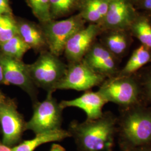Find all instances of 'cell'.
Wrapping results in <instances>:
<instances>
[{
    "label": "cell",
    "mask_w": 151,
    "mask_h": 151,
    "mask_svg": "<svg viewBox=\"0 0 151 151\" xmlns=\"http://www.w3.org/2000/svg\"><path fill=\"white\" fill-rule=\"evenodd\" d=\"M4 82V73H3V70L2 65L0 63V84L3 83Z\"/></svg>",
    "instance_id": "cell-30"
},
{
    "label": "cell",
    "mask_w": 151,
    "mask_h": 151,
    "mask_svg": "<svg viewBox=\"0 0 151 151\" xmlns=\"http://www.w3.org/2000/svg\"><path fill=\"white\" fill-rule=\"evenodd\" d=\"M111 0H83L80 15L85 21L92 24L102 22Z\"/></svg>",
    "instance_id": "cell-16"
},
{
    "label": "cell",
    "mask_w": 151,
    "mask_h": 151,
    "mask_svg": "<svg viewBox=\"0 0 151 151\" xmlns=\"http://www.w3.org/2000/svg\"><path fill=\"white\" fill-rule=\"evenodd\" d=\"M108 102L98 91H86L80 96L70 100H63L60 103L63 109L75 107L82 110L87 120L96 119L103 115L104 106Z\"/></svg>",
    "instance_id": "cell-13"
},
{
    "label": "cell",
    "mask_w": 151,
    "mask_h": 151,
    "mask_svg": "<svg viewBox=\"0 0 151 151\" xmlns=\"http://www.w3.org/2000/svg\"><path fill=\"white\" fill-rule=\"evenodd\" d=\"M71 137L70 132L62 128L36 134L31 139L24 140L11 147L12 151H34L38 147L49 142H60Z\"/></svg>",
    "instance_id": "cell-14"
},
{
    "label": "cell",
    "mask_w": 151,
    "mask_h": 151,
    "mask_svg": "<svg viewBox=\"0 0 151 151\" xmlns=\"http://www.w3.org/2000/svg\"><path fill=\"white\" fill-rule=\"evenodd\" d=\"M17 25L19 35L31 49L42 51L47 46L43 31L36 25L29 22H21Z\"/></svg>",
    "instance_id": "cell-15"
},
{
    "label": "cell",
    "mask_w": 151,
    "mask_h": 151,
    "mask_svg": "<svg viewBox=\"0 0 151 151\" xmlns=\"http://www.w3.org/2000/svg\"><path fill=\"white\" fill-rule=\"evenodd\" d=\"M130 27L142 45L151 50V25L145 18L135 19Z\"/></svg>",
    "instance_id": "cell-20"
},
{
    "label": "cell",
    "mask_w": 151,
    "mask_h": 151,
    "mask_svg": "<svg viewBox=\"0 0 151 151\" xmlns=\"http://www.w3.org/2000/svg\"><path fill=\"white\" fill-rule=\"evenodd\" d=\"M0 124L3 144L13 147L20 143L26 122L17 111L15 104L0 99Z\"/></svg>",
    "instance_id": "cell-8"
},
{
    "label": "cell",
    "mask_w": 151,
    "mask_h": 151,
    "mask_svg": "<svg viewBox=\"0 0 151 151\" xmlns=\"http://www.w3.org/2000/svg\"><path fill=\"white\" fill-rule=\"evenodd\" d=\"M99 28L96 24H91L76 32L68 40L64 53L70 63L83 60L99 33Z\"/></svg>",
    "instance_id": "cell-11"
},
{
    "label": "cell",
    "mask_w": 151,
    "mask_h": 151,
    "mask_svg": "<svg viewBox=\"0 0 151 151\" xmlns=\"http://www.w3.org/2000/svg\"><path fill=\"white\" fill-rule=\"evenodd\" d=\"M0 63L4 73L5 85H13L25 92L32 101L37 102L38 92L30 77L27 65L22 60H17L5 55H0Z\"/></svg>",
    "instance_id": "cell-9"
},
{
    "label": "cell",
    "mask_w": 151,
    "mask_h": 151,
    "mask_svg": "<svg viewBox=\"0 0 151 151\" xmlns=\"http://www.w3.org/2000/svg\"><path fill=\"white\" fill-rule=\"evenodd\" d=\"M1 15H2V13H1V11H0V16H1Z\"/></svg>",
    "instance_id": "cell-31"
},
{
    "label": "cell",
    "mask_w": 151,
    "mask_h": 151,
    "mask_svg": "<svg viewBox=\"0 0 151 151\" xmlns=\"http://www.w3.org/2000/svg\"><path fill=\"white\" fill-rule=\"evenodd\" d=\"M118 118L111 112L82 123L73 121L68 131L79 151H113Z\"/></svg>",
    "instance_id": "cell-1"
},
{
    "label": "cell",
    "mask_w": 151,
    "mask_h": 151,
    "mask_svg": "<svg viewBox=\"0 0 151 151\" xmlns=\"http://www.w3.org/2000/svg\"><path fill=\"white\" fill-rule=\"evenodd\" d=\"M102 44L116 58L126 53L129 47V40L123 32H113L105 38Z\"/></svg>",
    "instance_id": "cell-18"
},
{
    "label": "cell",
    "mask_w": 151,
    "mask_h": 151,
    "mask_svg": "<svg viewBox=\"0 0 151 151\" xmlns=\"http://www.w3.org/2000/svg\"><path fill=\"white\" fill-rule=\"evenodd\" d=\"M0 11L2 15H10L11 9L9 0H0Z\"/></svg>",
    "instance_id": "cell-25"
},
{
    "label": "cell",
    "mask_w": 151,
    "mask_h": 151,
    "mask_svg": "<svg viewBox=\"0 0 151 151\" xmlns=\"http://www.w3.org/2000/svg\"><path fill=\"white\" fill-rule=\"evenodd\" d=\"M81 0H50V13L51 18L65 16L68 14Z\"/></svg>",
    "instance_id": "cell-22"
},
{
    "label": "cell",
    "mask_w": 151,
    "mask_h": 151,
    "mask_svg": "<svg viewBox=\"0 0 151 151\" xmlns=\"http://www.w3.org/2000/svg\"><path fill=\"white\" fill-rule=\"evenodd\" d=\"M32 82L37 87L53 92L65 75L67 66L49 51H43L37 60L27 65Z\"/></svg>",
    "instance_id": "cell-4"
},
{
    "label": "cell",
    "mask_w": 151,
    "mask_h": 151,
    "mask_svg": "<svg viewBox=\"0 0 151 151\" xmlns=\"http://www.w3.org/2000/svg\"><path fill=\"white\" fill-rule=\"evenodd\" d=\"M3 55L22 60V57L31 48L17 34L5 43L0 45Z\"/></svg>",
    "instance_id": "cell-19"
},
{
    "label": "cell",
    "mask_w": 151,
    "mask_h": 151,
    "mask_svg": "<svg viewBox=\"0 0 151 151\" xmlns=\"http://www.w3.org/2000/svg\"><path fill=\"white\" fill-rule=\"evenodd\" d=\"M1 97H2V96H1V95H0V99H1Z\"/></svg>",
    "instance_id": "cell-32"
},
{
    "label": "cell",
    "mask_w": 151,
    "mask_h": 151,
    "mask_svg": "<svg viewBox=\"0 0 151 151\" xmlns=\"http://www.w3.org/2000/svg\"><path fill=\"white\" fill-rule=\"evenodd\" d=\"M84 22L79 14L65 20L45 23L43 31L49 51L57 57L62 54L70 38L84 27Z\"/></svg>",
    "instance_id": "cell-6"
},
{
    "label": "cell",
    "mask_w": 151,
    "mask_h": 151,
    "mask_svg": "<svg viewBox=\"0 0 151 151\" xmlns=\"http://www.w3.org/2000/svg\"><path fill=\"white\" fill-rule=\"evenodd\" d=\"M132 151H151V145L136 148Z\"/></svg>",
    "instance_id": "cell-28"
},
{
    "label": "cell",
    "mask_w": 151,
    "mask_h": 151,
    "mask_svg": "<svg viewBox=\"0 0 151 151\" xmlns=\"http://www.w3.org/2000/svg\"><path fill=\"white\" fill-rule=\"evenodd\" d=\"M151 62V50L141 45L135 49L122 70L117 76L134 75L137 71Z\"/></svg>",
    "instance_id": "cell-17"
},
{
    "label": "cell",
    "mask_w": 151,
    "mask_h": 151,
    "mask_svg": "<svg viewBox=\"0 0 151 151\" xmlns=\"http://www.w3.org/2000/svg\"><path fill=\"white\" fill-rule=\"evenodd\" d=\"M106 78L95 72L82 60L70 63L65 75L55 88L57 90H73L86 91L100 86Z\"/></svg>",
    "instance_id": "cell-7"
},
{
    "label": "cell",
    "mask_w": 151,
    "mask_h": 151,
    "mask_svg": "<svg viewBox=\"0 0 151 151\" xmlns=\"http://www.w3.org/2000/svg\"><path fill=\"white\" fill-rule=\"evenodd\" d=\"M49 151H65V148L60 145L53 144Z\"/></svg>",
    "instance_id": "cell-26"
},
{
    "label": "cell",
    "mask_w": 151,
    "mask_h": 151,
    "mask_svg": "<svg viewBox=\"0 0 151 151\" xmlns=\"http://www.w3.org/2000/svg\"><path fill=\"white\" fill-rule=\"evenodd\" d=\"M50 0H27V4L40 22L47 23L52 20L50 13Z\"/></svg>",
    "instance_id": "cell-23"
},
{
    "label": "cell",
    "mask_w": 151,
    "mask_h": 151,
    "mask_svg": "<svg viewBox=\"0 0 151 151\" xmlns=\"http://www.w3.org/2000/svg\"><path fill=\"white\" fill-rule=\"evenodd\" d=\"M82 60L92 70L106 78L115 77L119 73L116 57L102 44L93 43Z\"/></svg>",
    "instance_id": "cell-10"
},
{
    "label": "cell",
    "mask_w": 151,
    "mask_h": 151,
    "mask_svg": "<svg viewBox=\"0 0 151 151\" xmlns=\"http://www.w3.org/2000/svg\"><path fill=\"white\" fill-rule=\"evenodd\" d=\"M142 97L147 101L151 103V70L146 74L143 78L139 80Z\"/></svg>",
    "instance_id": "cell-24"
},
{
    "label": "cell",
    "mask_w": 151,
    "mask_h": 151,
    "mask_svg": "<svg viewBox=\"0 0 151 151\" xmlns=\"http://www.w3.org/2000/svg\"><path fill=\"white\" fill-rule=\"evenodd\" d=\"M52 94L49 92L44 101L34 103L32 116L26 122L25 130H32L36 134L62 128L63 109Z\"/></svg>",
    "instance_id": "cell-5"
},
{
    "label": "cell",
    "mask_w": 151,
    "mask_h": 151,
    "mask_svg": "<svg viewBox=\"0 0 151 151\" xmlns=\"http://www.w3.org/2000/svg\"><path fill=\"white\" fill-rule=\"evenodd\" d=\"M98 91L108 103H114L122 109L141 103L139 81L133 75L116 76L106 78L99 86Z\"/></svg>",
    "instance_id": "cell-3"
},
{
    "label": "cell",
    "mask_w": 151,
    "mask_h": 151,
    "mask_svg": "<svg viewBox=\"0 0 151 151\" xmlns=\"http://www.w3.org/2000/svg\"><path fill=\"white\" fill-rule=\"evenodd\" d=\"M134 17V10L128 0H111L101 22L107 29L121 30L131 27Z\"/></svg>",
    "instance_id": "cell-12"
},
{
    "label": "cell",
    "mask_w": 151,
    "mask_h": 151,
    "mask_svg": "<svg viewBox=\"0 0 151 151\" xmlns=\"http://www.w3.org/2000/svg\"><path fill=\"white\" fill-rule=\"evenodd\" d=\"M18 34L17 25L9 15L0 16V45Z\"/></svg>",
    "instance_id": "cell-21"
},
{
    "label": "cell",
    "mask_w": 151,
    "mask_h": 151,
    "mask_svg": "<svg viewBox=\"0 0 151 151\" xmlns=\"http://www.w3.org/2000/svg\"><path fill=\"white\" fill-rule=\"evenodd\" d=\"M118 143L121 151L151 145V106L139 103L123 109L118 119Z\"/></svg>",
    "instance_id": "cell-2"
},
{
    "label": "cell",
    "mask_w": 151,
    "mask_h": 151,
    "mask_svg": "<svg viewBox=\"0 0 151 151\" xmlns=\"http://www.w3.org/2000/svg\"><path fill=\"white\" fill-rule=\"evenodd\" d=\"M0 151H12V148L9 146H6L2 142H0Z\"/></svg>",
    "instance_id": "cell-29"
},
{
    "label": "cell",
    "mask_w": 151,
    "mask_h": 151,
    "mask_svg": "<svg viewBox=\"0 0 151 151\" xmlns=\"http://www.w3.org/2000/svg\"><path fill=\"white\" fill-rule=\"evenodd\" d=\"M143 6L147 10L151 11V0H143Z\"/></svg>",
    "instance_id": "cell-27"
}]
</instances>
